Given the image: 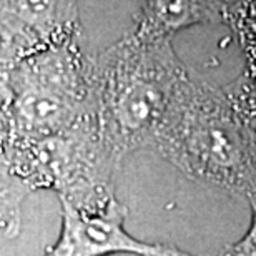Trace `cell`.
<instances>
[{
  "instance_id": "obj_1",
  "label": "cell",
  "mask_w": 256,
  "mask_h": 256,
  "mask_svg": "<svg viewBox=\"0 0 256 256\" xmlns=\"http://www.w3.org/2000/svg\"><path fill=\"white\" fill-rule=\"evenodd\" d=\"M192 76L172 40L153 42L132 30L92 57L94 118L122 162L155 150Z\"/></svg>"
},
{
  "instance_id": "obj_6",
  "label": "cell",
  "mask_w": 256,
  "mask_h": 256,
  "mask_svg": "<svg viewBox=\"0 0 256 256\" xmlns=\"http://www.w3.org/2000/svg\"><path fill=\"white\" fill-rule=\"evenodd\" d=\"M28 192H32L30 186L15 175L0 152V240L12 238L18 233L22 204Z\"/></svg>"
},
{
  "instance_id": "obj_9",
  "label": "cell",
  "mask_w": 256,
  "mask_h": 256,
  "mask_svg": "<svg viewBox=\"0 0 256 256\" xmlns=\"http://www.w3.org/2000/svg\"><path fill=\"white\" fill-rule=\"evenodd\" d=\"M218 256H256V242L246 233L236 243L228 244Z\"/></svg>"
},
{
  "instance_id": "obj_4",
  "label": "cell",
  "mask_w": 256,
  "mask_h": 256,
  "mask_svg": "<svg viewBox=\"0 0 256 256\" xmlns=\"http://www.w3.org/2000/svg\"><path fill=\"white\" fill-rule=\"evenodd\" d=\"M62 226L44 256H196L168 244L143 242L125 228L126 206L115 194L90 203L60 200Z\"/></svg>"
},
{
  "instance_id": "obj_5",
  "label": "cell",
  "mask_w": 256,
  "mask_h": 256,
  "mask_svg": "<svg viewBox=\"0 0 256 256\" xmlns=\"http://www.w3.org/2000/svg\"><path fill=\"white\" fill-rule=\"evenodd\" d=\"M224 2L206 0H160L140 5L132 32L140 38L172 40L182 30L206 24H223Z\"/></svg>"
},
{
  "instance_id": "obj_2",
  "label": "cell",
  "mask_w": 256,
  "mask_h": 256,
  "mask_svg": "<svg viewBox=\"0 0 256 256\" xmlns=\"http://www.w3.org/2000/svg\"><path fill=\"white\" fill-rule=\"evenodd\" d=\"M153 152L194 182L256 193V145L224 86L192 76Z\"/></svg>"
},
{
  "instance_id": "obj_10",
  "label": "cell",
  "mask_w": 256,
  "mask_h": 256,
  "mask_svg": "<svg viewBox=\"0 0 256 256\" xmlns=\"http://www.w3.org/2000/svg\"><path fill=\"white\" fill-rule=\"evenodd\" d=\"M248 202L252 204V226L248 230V234L256 242V193L248 198Z\"/></svg>"
},
{
  "instance_id": "obj_8",
  "label": "cell",
  "mask_w": 256,
  "mask_h": 256,
  "mask_svg": "<svg viewBox=\"0 0 256 256\" xmlns=\"http://www.w3.org/2000/svg\"><path fill=\"white\" fill-rule=\"evenodd\" d=\"M223 86L244 130L256 145V65L246 66L238 78Z\"/></svg>"
},
{
  "instance_id": "obj_7",
  "label": "cell",
  "mask_w": 256,
  "mask_h": 256,
  "mask_svg": "<svg viewBox=\"0 0 256 256\" xmlns=\"http://www.w3.org/2000/svg\"><path fill=\"white\" fill-rule=\"evenodd\" d=\"M223 24L236 37L246 66L256 65V2H224Z\"/></svg>"
},
{
  "instance_id": "obj_3",
  "label": "cell",
  "mask_w": 256,
  "mask_h": 256,
  "mask_svg": "<svg viewBox=\"0 0 256 256\" xmlns=\"http://www.w3.org/2000/svg\"><path fill=\"white\" fill-rule=\"evenodd\" d=\"M78 40L38 47L14 66L2 124L5 153L45 142L94 116L92 57L82 52Z\"/></svg>"
}]
</instances>
